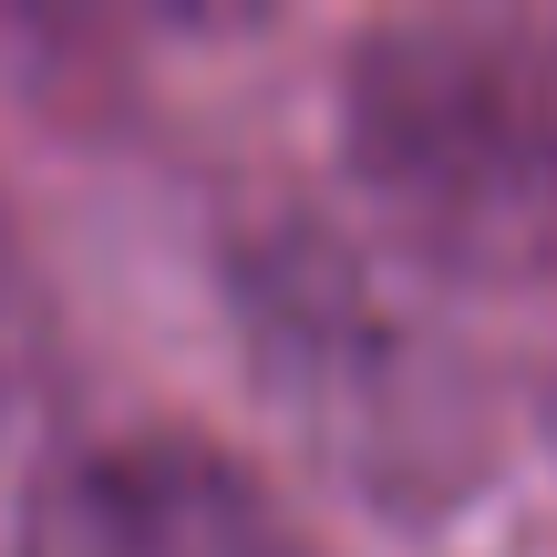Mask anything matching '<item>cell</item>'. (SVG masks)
<instances>
[{"instance_id": "obj_1", "label": "cell", "mask_w": 557, "mask_h": 557, "mask_svg": "<svg viewBox=\"0 0 557 557\" xmlns=\"http://www.w3.org/2000/svg\"><path fill=\"white\" fill-rule=\"evenodd\" d=\"M341 165L423 269L557 278V11H382L341 52Z\"/></svg>"}, {"instance_id": "obj_2", "label": "cell", "mask_w": 557, "mask_h": 557, "mask_svg": "<svg viewBox=\"0 0 557 557\" xmlns=\"http://www.w3.org/2000/svg\"><path fill=\"white\" fill-rule=\"evenodd\" d=\"M227 299L248 331V372L289 413V434L361 485L372 506H455L485 475V393L413 310L331 227H269L238 238Z\"/></svg>"}, {"instance_id": "obj_3", "label": "cell", "mask_w": 557, "mask_h": 557, "mask_svg": "<svg viewBox=\"0 0 557 557\" xmlns=\"http://www.w3.org/2000/svg\"><path fill=\"white\" fill-rule=\"evenodd\" d=\"M11 557H310L289 496L207 423H114L32 465Z\"/></svg>"}]
</instances>
